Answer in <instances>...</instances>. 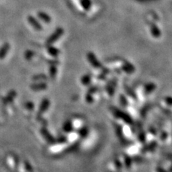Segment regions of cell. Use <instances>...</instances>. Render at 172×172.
I'll use <instances>...</instances> for the list:
<instances>
[{
	"label": "cell",
	"mask_w": 172,
	"mask_h": 172,
	"mask_svg": "<svg viewBox=\"0 0 172 172\" xmlns=\"http://www.w3.org/2000/svg\"><path fill=\"white\" fill-rule=\"evenodd\" d=\"M113 113H114V115L117 116V117L120 118H122V119L124 120L125 122H127V123L131 122V119H130V118L129 117V116L127 115V114H125V113H124L123 112H122V111H118L117 108H113Z\"/></svg>",
	"instance_id": "3"
},
{
	"label": "cell",
	"mask_w": 172,
	"mask_h": 172,
	"mask_svg": "<svg viewBox=\"0 0 172 172\" xmlns=\"http://www.w3.org/2000/svg\"><path fill=\"white\" fill-rule=\"evenodd\" d=\"M48 51H49L50 54L52 55V56H57V55H58V54H59V51H58V50L52 47H50L49 50H48Z\"/></svg>",
	"instance_id": "11"
},
{
	"label": "cell",
	"mask_w": 172,
	"mask_h": 172,
	"mask_svg": "<svg viewBox=\"0 0 172 172\" xmlns=\"http://www.w3.org/2000/svg\"><path fill=\"white\" fill-rule=\"evenodd\" d=\"M166 103L169 106H172V98L171 97H166Z\"/></svg>",
	"instance_id": "13"
},
{
	"label": "cell",
	"mask_w": 172,
	"mask_h": 172,
	"mask_svg": "<svg viewBox=\"0 0 172 172\" xmlns=\"http://www.w3.org/2000/svg\"><path fill=\"white\" fill-rule=\"evenodd\" d=\"M8 49H9L8 45H4V47L1 50V51L2 52H0V58H3V57L5 55V54H7Z\"/></svg>",
	"instance_id": "12"
},
{
	"label": "cell",
	"mask_w": 172,
	"mask_h": 172,
	"mask_svg": "<svg viewBox=\"0 0 172 172\" xmlns=\"http://www.w3.org/2000/svg\"><path fill=\"white\" fill-rule=\"evenodd\" d=\"M151 33L154 37H159L160 36V31L156 26H153L151 28Z\"/></svg>",
	"instance_id": "7"
},
{
	"label": "cell",
	"mask_w": 172,
	"mask_h": 172,
	"mask_svg": "<svg viewBox=\"0 0 172 172\" xmlns=\"http://www.w3.org/2000/svg\"><path fill=\"white\" fill-rule=\"evenodd\" d=\"M29 19H30V21L31 22V24H32V25L35 27V28H37V30H41V26L39 25V24L37 23V22L35 20V19H33L32 18V17H30V18H29Z\"/></svg>",
	"instance_id": "10"
},
{
	"label": "cell",
	"mask_w": 172,
	"mask_h": 172,
	"mask_svg": "<svg viewBox=\"0 0 172 172\" xmlns=\"http://www.w3.org/2000/svg\"><path fill=\"white\" fill-rule=\"evenodd\" d=\"M81 82L82 83L85 85V86H87V85H88L90 83V82H91V77L88 76V75H86V76H84L82 77Z\"/></svg>",
	"instance_id": "9"
},
{
	"label": "cell",
	"mask_w": 172,
	"mask_h": 172,
	"mask_svg": "<svg viewBox=\"0 0 172 172\" xmlns=\"http://www.w3.org/2000/svg\"><path fill=\"white\" fill-rule=\"evenodd\" d=\"M156 88V86L154 83H149L145 87V91L146 93H151Z\"/></svg>",
	"instance_id": "4"
},
{
	"label": "cell",
	"mask_w": 172,
	"mask_h": 172,
	"mask_svg": "<svg viewBox=\"0 0 172 172\" xmlns=\"http://www.w3.org/2000/svg\"><path fill=\"white\" fill-rule=\"evenodd\" d=\"M88 60L90 62V63H91V65L94 67L98 68V67H101V62L98 61V60L97 59L96 55H94L93 52L88 53Z\"/></svg>",
	"instance_id": "2"
},
{
	"label": "cell",
	"mask_w": 172,
	"mask_h": 172,
	"mask_svg": "<svg viewBox=\"0 0 172 172\" xmlns=\"http://www.w3.org/2000/svg\"><path fill=\"white\" fill-rule=\"evenodd\" d=\"M55 73H56V69L55 68V67H52V69L51 68L50 70V74H51V76H55Z\"/></svg>",
	"instance_id": "14"
},
{
	"label": "cell",
	"mask_w": 172,
	"mask_h": 172,
	"mask_svg": "<svg viewBox=\"0 0 172 172\" xmlns=\"http://www.w3.org/2000/svg\"><path fill=\"white\" fill-rule=\"evenodd\" d=\"M81 4L85 9H89L91 6V0H81Z\"/></svg>",
	"instance_id": "5"
},
{
	"label": "cell",
	"mask_w": 172,
	"mask_h": 172,
	"mask_svg": "<svg viewBox=\"0 0 172 172\" xmlns=\"http://www.w3.org/2000/svg\"><path fill=\"white\" fill-rule=\"evenodd\" d=\"M39 17H40V18L42 19L43 21H45V22H50V17L45 13H43V12L39 13Z\"/></svg>",
	"instance_id": "8"
},
{
	"label": "cell",
	"mask_w": 172,
	"mask_h": 172,
	"mask_svg": "<svg viewBox=\"0 0 172 172\" xmlns=\"http://www.w3.org/2000/svg\"><path fill=\"white\" fill-rule=\"evenodd\" d=\"M64 31L62 28H58L56 30V31L53 33V35H52L50 37H49L47 40V45H51L52 43H54L55 42L59 39L60 37H61L62 34H63Z\"/></svg>",
	"instance_id": "1"
},
{
	"label": "cell",
	"mask_w": 172,
	"mask_h": 172,
	"mask_svg": "<svg viewBox=\"0 0 172 172\" xmlns=\"http://www.w3.org/2000/svg\"><path fill=\"white\" fill-rule=\"evenodd\" d=\"M123 70L126 72H128V73H130V72H134V67H133V65H131L125 64L124 66L123 67Z\"/></svg>",
	"instance_id": "6"
}]
</instances>
